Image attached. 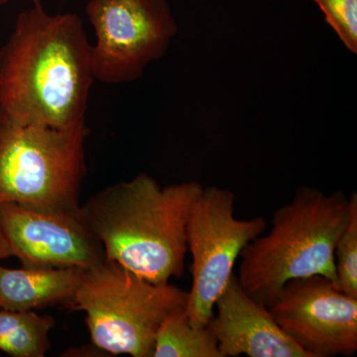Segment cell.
I'll use <instances>...</instances> for the list:
<instances>
[{"mask_svg": "<svg viewBox=\"0 0 357 357\" xmlns=\"http://www.w3.org/2000/svg\"><path fill=\"white\" fill-rule=\"evenodd\" d=\"M93 81L91 44L77 14H50L41 2L18 14L0 48V114L59 128L86 123Z\"/></svg>", "mask_w": 357, "mask_h": 357, "instance_id": "cell-1", "label": "cell"}, {"mask_svg": "<svg viewBox=\"0 0 357 357\" xmlns=\"http://www.w3.org/2000/svg\"><path fill=\"white\" fill-rule=\"evenodd\" d=\"M198 182L161 187L146 173L93 195L81 215L102 245L105 259L152 283L184 273L185 227Z\"/></svg>", "mask_w": 357, "mask_h": 357, "instance_id": "cell-2", "label": "cell"}, {"mask_svg": "<svg viewBox=\"0 0 357 357\" xmlns=\"http://www.w3.org/2000/svg\"><path fill=\"white\" fill-rule=\"evenodd\" d=\"M352 201L354 192L347 197L298 188L292 201L274 211L266 236L256 237L239 255L236 276L248 295L267 307L286 282L317 275L340 288L335 248L351 218Z\"/></svg>", "mask_w": 357, "mask_h": 357, "instance_id": "cell-3", "label": "cell"}, {"mask_svg": "<svg viewBox=\"0 0 357 357\" xmlns=\"http://www.w3.org/2000/svg\"><path fill=\"white\" fill-rule=\"evenodd\" d=\"M86 123H20L0 114V204L77 213L86 177Z\"/></svg>", "mask_w": 357, "mask_h": 357, "instance_id": "cell-4", "label": "cell"}, {"mask_svg": "<svg viewBox=\"0 0 357 357\" xmlns=\"http://www.w3.org/2000/svg\"><path fill=\"white\" fill-rule=\"evenodd\" d=\"M188 292L145 280L105 258L86 268L70 307L86 314L91 342L107 354L152 357L164 319L185 309Z\"/></svg>", "mask_w": 357, "mask_h": 357, "instance_id": "cell-5", "label": "cell"}, {"mask_svg": "<svg viewBox=\"0 0 357 357\" xmlns=\"http://www.w3.org/2000/svg\"><path fill=\"white\" fill-rule=\"evenodd\" d=\"M234 213L236 195L217 185L203 187L190 211L185 243L192 255V286L185 311L195 328L208 326L241 251L266 229L262 215L238 220Z\"/></svg>", "mask_w": 357, "mask_h": 357, "instance_id": "cell-6", "label": "cell"}, {"mask_svg": "<svg viewBox=\"0 0 357 357\" xmlns=\"http://www.w3.org/2000/svg\"><path fill=\"white\" fill-rule=\"evenodd\" d=\"M86 14L95 32L93 76L102 84L139 79L177 33L166 0H89Z\"/></svg>", "mask_w": 357, "mask_h": 357, "instance_id": "cell-7", "label": "cell"}, {"mask_svg": "<svg viewBox=\"0 0 357 357\" xmlns=\"http://www.w3.org/2000/svg\"><path fill=\"white\" fill-rule=\"evenodd\" d=\"M279 328L309 357L354 356L357 298L323 276L289 280L268 304Z\"/></svg>", "mask_w": 357, "mask_h": 357, "instance_id": "cell-8", "label": "cell"}, {"mask_svg": "<svg viewBox=\"0 0 357 357\" xmlns=\"http://www.w3.org/2000/svg\"><path fill=\"white\" fill-rule=\"evenodd\" d=\"M0 229L23 267L86 269L105 260L102 244L81 215L0 204Z\"/></svg>", "mask_w": 357, "mask_h": 357, "instance_id": "cell-9", "label": "cell"}, {"mask_svg": "<svg viewBox=\"0 0 357 357\" xmlns=\"http://www.w3.org/2000/svg\"><path fill=\"white\" fill-rule=\"evenodd\" d=\"M208 321L222 357H309L279 328L267 307L253 299L232 274Z\"/></svg>", "mask_w": 357, "mask_h": 357, "instance_id": "cell-10", "label": "cell"}, {"mask_svg": "<svg viewBox=\"0 0 357 357\" xmlns=\"http://www.w3.org/2000/svg\"><path fill=\"white\" fill-rule=\"evenodd\" d=\"M84 270L76 267H23L0 265V309L34 311L65 304L70 307Z\"/></svg>", "mask_w": 357, "mask_h": 357, "instance_id": "cell-11", "label": "cell"}, {"mask_svg": "<svg viewBox=\"0 0 357 357\" xmlns=\"http://www.w3.org/2000/svg\"><path fill=\"white\" fill-rule=\"evenodd\" d=\"M55 319L34 311L0 309V351L13 357H43Z\"/></svg>", "mask_w": 357, "mask_h": 357, "instance_id": "cell-12", "label": "cell"}, {"mask_svg": "<svg viewBox=\"0 0 357 357\" xmlns=\"http://www.w3.org/2000/svg\"><path fill=\"white\" fill-rule=\"evenodd\" d=\"M152 357H222L208 326L195 328L185 309L169 314L157 332Z\"/></svg>", "mask_w": 357, "mask_h": 357, "instance_id": "cell-13", "label": "cell"}, {"mask_svg": "<svg viewBox=\"0 0 357 357\" xmlns=\"http://www.w3.org/2000/svg\"><path fill=\"white\" fill-rule=\"evenodd\" d=\"M335 264L340 291L357 298L356 192H354L351 218L335 244Z\"/></svg>", "mask_w": 357, "mask_h": 357, "instance_id": "cell-14", "label": "cell"}, {"mask_svg": "<svg viewBox=\"0 0 357 357\" xmlns=\"http://www.w3.org/2000/svg\"><path fill=\"white\" fill-rule=\"evenodd\" d=\"M328 24L351 53H357V0H314Z\"/></svg>", "mask_w": 357, "mask_h": 357, "instance_id": "cell-15", "label": "cell"}, {"mask_svg": "<svg viewBox=\"0 0 357 357\" xmlns=\"http://www.w3.org/2000/svg\"><path fill=\"white\" fill-rule=\"evenodd\" d=\"M10 257H13V251L9 248L6 237H4L2 230L0 229V261Z\"/></svg>", "mask_w": 357, "mask_h": 357, "instance_id": "cell-16", "label": "cell"}, {"mask_svg": "<svg viewBox=\"0 0 357 357\" xmlns=\"http://www.w3.org/2000/svg\"><path fill=\"white\" fill-rule=\"evenodd\" d=\"M10 1L11 0H0V6H6V4ZM32 1L34 3V2H41V0H32Z\"/></svg>", "mask_w": 357, "mask_h": 357, "instance_id": "cell-17", "label": "cell"}]
</instances>
